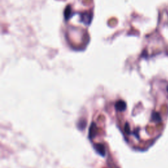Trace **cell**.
I'll list each match as a JSON object with an SVG mask.
<instances>
[{
	"label": "cell",
	"mask_w": 168,
	"mask_h": 168,
	"mask_svg": "<svg viewBox=\"0 0 168 168\" xmlns=\"http://www.w3.org/2000/svg\"><path fill=\"white\" fill-rule=\"evenodd\" d=\"M167 92H168V86H167Z\"/></svg>",
	"instance_id": "2"
},
{
	"label": "cell",
	"mask_w": 168,
	"mask_h": 168,
	"mask_svg": "<svg viewBox=\"0 0 168 168\" xmlns=\"http://www.w3.org/2000/svg\"><path fill=\"white\" fill-rule=\"evenodd\" d=\"M116 106L117 109H118L120 110H123L126 108V103L124 101H118L116 103Z\"/></svg>",
	"instance_id": "1"
}]
</instances>
